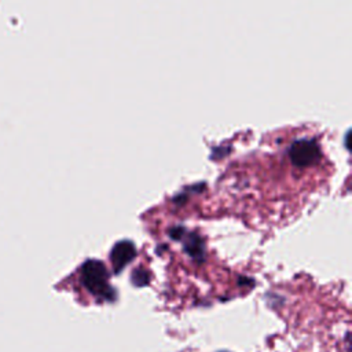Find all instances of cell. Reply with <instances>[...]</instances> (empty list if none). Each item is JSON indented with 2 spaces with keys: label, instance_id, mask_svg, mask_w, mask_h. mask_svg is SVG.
Here are the masks:
<instances>
[{
  "label": "cell",
  "instance_id": "5",
  "mask_svg": "<svg viewBox=\"0 0 352 352\" xmlns=\"http://www.w3.org/2000/svg\"><path fill=\"white\" fill-rule=\"evenodd\" d=\"M150 279H151L150 272H148L147 270H144V268H140V267L135 268V270L132 271V274H131V282H132L135 286H138V287L147 286V285L150 283Z\"/></svg>",
  "mask_w": 352,
  "mask_h": 352
},
{
  "label": "cell",
  "instance_id": "4",
  "mask_svg": "<svg viewBox=\"0 0 352 352\" xmlns=\"http://www.w3.org/2000/svg\"><path fill=\"white\" fill-rule=\"evenodd\" d=\"M184 252L194 260L202 261L205 258V243L202 238L195 232H186L183 235Z\"/></svg>",
  "mask_w": 352,
  "mask_h": 352
},
{
  "label": "cell",
  "instance_id": "3",
  "mask_svg": "<svg viewBox=\"0 0 352 352\" xmlns=\"http://www.w3.org/2000/svg\"><path fill=\"white\" fill-rule=\"evenodd\" d=\"M136 248L131 241L124 239L117 242L110 252V261L114 274H120L136 257Z\"/></svg>",
  "mask_w": 352,
  "mask_h": 352
},
{
  "label": "cell",
  "instance_id": "6",
  "mask_svg": "<svg viewBox=\"0 0 352 352\" xmlns=\"http://www.w3.org/2000/svg\"><path fill=\"white\" fill-rule=\"evenodd\" d=\"M184 234H186V228L182 227V226H176V227L169 230V236L172 239H182Z\"/></svg>",
  "mask_w": 352,
  "mask_h": 352
},
{
  "label": "cell",
  "instance_id": "2",
  "mask_svg": "<svg viewBox=\"0 0 352 352\" xmlns=\"http://www.w3.org/2000/svg\"><path fill=\"white\" fill-rule=\"evenodd\" d=\"M289 157L298 168L311 166L320 158V148L312 139H300L290 146Z\"/></svg>",
  "mask_w": 352,
  "mask_h": 352
},
{
  "label": "cell",
  "instance_id": "1",
  "mask_svg": "<svg viewBox=\"0 0 352 352\" xmlns=\"http://www.w3.org/2000/svg\"><path fill=\"white\" fill-rule=\"evenodd\" d=\"M81 282L91 294L100 300L114 301L117 297L116 290L109 283V271L99 260L89 258L82 264Z\"/></svg>",
  "mask_w": 352,
  "mask_h": 352
}]
</instances>
